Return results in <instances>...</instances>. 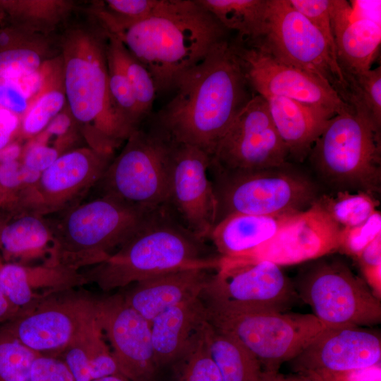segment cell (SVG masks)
I'll use <instances>...</instances> for the list:
<instances>
[{
	"label": "cell",
	"instance_id": "obj_40",
	"mask_svg": "<svg viewBox=\"0 0 381 381\" xmlns=\"http://www.w3.org/2000/svg\"><path fill=\"white\" fill-rule=\"evenodd\" d=\"M159 0H107L95 3L92 13L97 20L119 23L138 21L149 16Z\"/></svg>",
	"mask_w": 381,
	"mask_h": 381
},
{
	"label": "cell",
	"instance_id": "obj_33",
	"mask_svg": "<svg viewBox=\"0 0 381 381\" xmlns=\"http://www.w3.org/2000/svg\"><path fill=\"white\" fill-rule=\"evenodd\" d=\"M316 201L341 229L363 223L378 205L374 195L361 190H339L334 194L324 195Z\"/></svg>",
	"mask_w": 381,
	"mask_h": 381
},
{
	"label": "cell",
	"instance_id": "obj_5",
	"mask_svg": "<svg viewBox=\"0 0 381 381\" xmlns=\"http://www.w3.org/2000/svg\"><path fill=\"white\" fill-rule=\"evenodd\" d=\"M148 211L104 195L72 207L51 229L49 265L78 271L103 262L133 234Z\"/></svg>",
	"mask_w": 381,
	"mask_h": 381
},
{
	"label": "cell",
	"instance_id": "obj_22",
	"mask_svg": "<svg viewBox=\"0 0 381 381\" xmlns=\"http://www.w3.org/2000/svg\"><path fill=\"white\" fill-rule=\"evenodd\" d=\"M210 270L193 268L159 274L134 283L123 296L150 323L167 309L199 297L208 284Z\"/></svg>",
	"mask_w": 381,
	"mask_h": 381
},
{
	"label": "cell",
	"instance_id": "obj_8",
	"mask_svg": "<svg viewBox=\"0 0 381 381\" xmlns=\"http://www.w3.org/2000/svg\"><path fill=\"white\" fill-rule=\"evenodd\" d=\"M174 144L153 122L137 128L100 179L103 195L142 210L167 205Z\"/></svg>",
	"mask_w": 381,
	"mask_h": 381
},
{
	"label": "cell",
	"instance_id": "obj_11",
	"mask_svg": "<svg viewBox=\"0 0 381 381\" xmlns=\"http://www.w3.org/2000/svg\"><path fill=\"white\" fill-rule=\"evenodd\" d=\"M294 284L299 299L327 326H373L381 321L380 299L343 262L318 261Z\"/></svg>",
	"mask_w": 381,
	"mask_h": 381
},
{
	"label": "cell",
	"instance_id": "obj_7",
	"mask_svg": "<svg viewBox=\"0 0 381 381\" xmlns=\"http://www.w3.org/2000/svg\"><path fill=\"white\" fill-rule=\"evenodd\" d=\"M380 128L354 111L334 115L313 146L316 169L340 190H380Z\"/></svg>",
	"mask_w": 381,
	"mask_h": 381
},
{
	"label": "cell",
	"instance_id": "obj_13",
	"mask_svg": "<svg viewBox=\"0 0 381 381\" xmlns=\"http://www.w3.org/2000/svg\"><path fill=\"white\" fill-rule=\"evenodd\" d=\"M288 156L266 99L255 94L219 141L210 167L230 173L255 171L285 166Z\"/></svg>",
	"mask_w": 381,
	"mask_h": 381
},
{
	"label": "cell",
	"instance_id": "obj_46",
	"mask_svg": "<svg viewBox=\"0 0 381 381\" xmlns=\"http://www.w3.org/2000/svg\"><path fill=\"white\" fill-rule=\"evenodd\" d=\"M59 157L58 151L42 143L31 145L25 151L23 164L29 169L42 173Z\"/></svg>",
	"mask_w": 381,
	"mask_h": 381
},
{
	"label": "cell",
	"instance_id": "obj_30",
	"mask_svg": "<svg viewBox=\"0 0 381 381\" xmlns=\"http://www.w3.org/2000/svg\"><path fill=\"white\" fill-rule=\"evenodd\" d=\"M66 104L60 57L49 61L44 83L22 117L23 133L32 135L45 129Z\"/></svg>",
	"mask_w": 381,
	"mask_h": 381
},
{
	"label": "cell",
	"instance_id": "obj_25",
	"mask_svg": "<svg viewBox=\"0 0 381 381\" xmlns=\"http://www.w3.org/2000/svg\"><path fill=\"white\" fill-rule=\"evenodd\" d=\"M87 283L83 274L55 265L28 267L16 263L0 265V291L20 313L34 306L36 291H66Z\"/></svg>",
	"mask_w": 381,
	"mask_h": 381
},
{
	"label": "cell",
	"instance_id": "obj_4",
	"mask_svg": "<svg viewBox=\"0 0 381 381\" xmlns=\"http://www.w3.org/2000/svg\"><path fill=\"white\" fill-rule=\"evenodd\" d=\"M107 35L97 28L68 30L62 41V72L68 110L90 147L112 155L133 130L116 109L109 90Z\"/></svg>",
	"mask_w": 381,
	"mask_h": 381
},
{
	"label": "cell",
	"instance_id": "obj_37",
	"mask_svg": "<svg viewBox=\"0 0 381 381\" xmlns=\"http://www.w3.org/2000/svg\"><path fill=\"white\" fill-rule=\"evenodd\" d=\"M107 35L130 82L139 111L145 118L150 113L157 93L154 79L147 68L119 40Z\"/></svg>",
	"mask_w": 381,
	"mask_h": 381
},
{
	"label": "cell",
	"instance_id": "obj_28",
	"mask_svg": "<svg viewBox=\"0 0 381 381\" xmlns=\"http://www.w3.org/2000/svg\"><path fill=\"white\" fill-rule=\"evenodd\" d=\"M211 356L222 381H260L261 365L254 355L235 337L206 326Z\"/></svg>",
	"mask_w": 381,
	"mask_h": 381
},
{
	"label": "cell",
	"instance_id": "obj_23",
	"mask_svg": "<svg viewBox=\"0 0 381 381\" xmlns=\"http://www.w3.org/2000/svg\"><path fill=\"white\" fill-rule=\"evenodd\" d=\"M264 98L289 155L298 161L310 154L329 121L336 115L322 107L284 97Z\"/></svg>",
	"mask_w": 381,
	"mask_h": 381
},
{
	"label": "cell",
	"instance_id": "obj_35",
	"mask_svg": "<svg viewBox=\"0 0 381 381\" xmlns=\"http://www.w3.org/2000/svg\"><path fill=\"white\" fill-rule=\"evenodd\" d=\"M108 85L111 100L123 119L133 129L140 127L141 115L130 82L107 37Z\"/></svg>",
	"mask_w": 381,
	"mask_h": 381
},
{
	"label": "cell",
	"instance_id": "obj_6",
	"mask_svg": "<svg viewBox=\"0 0 381 381\" xmlns=\"http://www.w3.org/2000/svg\"><path fill=\"white\" fill-rule=\"evenodd\" d=\"M208 323L240 341L262 371L278 372L327 327L313 314L260 311L225 306L202 297Z\"/></svg>",
	"mask_w": 381,
	"mask_h": 381
},
{
	"label": "cell",
	"instance_id": "obj_36",
	"mask_svg": "<svg viewBox=\"0 0 381 381\" xmlns=\"http://www.w3.org/2000/svg\"><path fill=\"white\" fill-rule=\"evenodd\" d=\"M349 105L381 129V66L350 78Z\"/></svg>",
	"mask_w": 381,
	"mask_h": 381
},
{
	"label": "cell",
	"instance_id": "obj_29",
	"mask_svg": "<svg viewBox=\"0 0 381 381\" xmlns=\"http://www.w3.org/2000/svg\"><path fill=\"white\" fill-rule=\"evenodd\" d=\"M227 30L238 32V40L251 44L262 34L267 0H197Z\"/></svg>",
	"mask_w": 381,
	"mask_h": 381
},
{
	"label": "cell",
	"instance_id": "obj_18",
	"mask_svg": "<svg viewBox=\"0 0 381 381\" xmlns=\"http://www.w3.org/2000/svg\"><path fill=\"white\" fill-rule=\"evenodd\" d=\"M210 156L175 141L167 205L193 234L207 239L216 224L217 204L208 175Z\"/></svg>",
	"mask_w": 381,
	"mask_h": 381
},
{
	"label": "cell",
	"instance_id": "obj_32",
	"mask_svg": "<svg viewBox=\"0 0 381 381\" xmlns=\"http://www.w3.org/2000/svg\"><path fill=\"white\" fill-rule=\"evenodd\" d=\"M52 240L51 229L37 215L25 213L6 224L0 232V246L8 258H20L40 251Z\"/></svg>",
	"mask_w": 381,
	"mask_h": 381
},
{
	"label": "cell",
	"instance_id": "obj_45",
	"mask_svg": "<svg viewBox=\"0 0 381 381\" xmlns=\"http://www.w3.org/2000/svg\"><path fill=\"white\" fill-rule=\"evenodd\" d=\"M30 100L13 80L0 79V107L23 117Z\"/></svg>",
	"mask_w": 381,
	"mask_h": 381
},
{
	"label": "cell",
	"instance_id": "obj_50",
	"mask_svg": "<svg viewBox=\"0 0 381 381\" xmlns=\"http://www.w3.org/2000/svg\"><path fill=\"white\" fill-rule=\"evenodd\" d=\"M72 119L69 110H63L49 122L45 128V133L48 135H64L71 128Z\"/></svg>",
	"mask_w": 381,
	"mask_h": 381
},
{
	"label": "cell",
	"instance_id": "obj_41",
	"mask_svg": "<svg viewBox=\"0 0 381 381\" xmlns=\"http://www.w3.org/2000/svg\"><path fill=\"white\" fill-rule=\"evenodd\" d=\"M381 235V214L377 210L363 223L341 229L339 250L356 258L362 250Z\"/></svg>",
	"mask_w": 381,
	"mask_h": 381
},
{
	"label": "cell",
	"instance_id": "obj_15",
	"mask_svg": "<svg viewBox=\"0 0 381 381\" xmlns=\"http://www.w3.org/2000/svg\"><path fill=\"white\" fill-rule=\"evenodd\" d=\"M111 155L92 147L64 153L46 170L37 181L25 187L18 202L25 213L46 214L70 209L103 176Z\"/></svg>",
	"mask_w": 381,
	"mask_h": 381
},
{
	"label": "cell",
	"instance_id": "obj_42",
	"mask_svg": "<svg viewBox=\"0 0 381 381\" xmlns=\"http://www.w3.org/2000/svg\"><path fill=\"white\" fill-rule=\"evenodd\" d=\"M288 1L294 8L306 17L321 32L333 55L337 59L334 32L329 16V0Z\"/></svg>",
	"mask_w": 381,
	"mask_h": 381
},
{
	"label": "cell",
	"instance_id": "obj_48",
	"mask_svg": "<svg viewBox=\"0 0 381 381\" xmlns=\"http://www.w3.org/2000/svg\"><path fill=\"white\" fill-rule=\"evenodd\" d=\"M23 184L22 164L18 161L0 163V188L14 190Z\"/></svg>",
	"mask_w": 381,
	"mask_h": 381
},
{
	"label": "cell",
	"instance_id": "obj_17",
	"mask_svg": "<svg viewBox=\"0 0 381 381\" xmlns=\"http://www.w3.org/2000/svg\"><path fill=\"white\" fill-rule=\"evenodd\" d=\"M380 359L377 334L341 325L326 327L289 362L296 373L310 374L321 381H346L351 373L372 368Z\"/></svg>",
	"mask_w": 381,
	"mask_h": 381
},
{
	"label": "cell",
	"instance_id": "obj_20",
	"mask_svg": "<svg viewBox=\"0 0 381 381\" xmlns=\"http://www.w3.org/2000/svg\"><path fill=\"white\" fill-rule=\"evenodd\" d=\"M340 226L315 200L270 239L241 255L279 266L315 260L337 251Z\"/></svg>",
	"mask_w": 381,
	"mask_h": 381
},
{
	"label": "cell",
	"instance_id": "obj_52",
	"mask_svg": "<svg viewBox=\"0 0 381 381\" xmlns=\"http://www.w3.org/2000/svg\"><path fill=\"white\" fill-rule=\"evenodd\" d=\"M19 313L0 291V324L9 321Z\"/></svg>",
	"mask_w": 381,
	"mask_h": 381
},
{
	"label": "cell",
	"instance_id": "obj_26",
	"mask_svg": "<svg viewBox=\"0 0 381 381\" xmlns=\"http://www.w3.org/2000/svg\"><path fill=\"white\" fill-rule=\"evenodd\" d=\"M300 212L231 214L216 223L207 239L212 241L221 257L244 255L270 239Z\"/></svg>",
	"mask_w": 381,
	"mask_h": 381
},
{
	"label": "cell",
	"instance_id": "obj_19",
	"mask_svg": "<svg viewBox=\"0 0 381 381\" xmlns=\"http://www.w3.org/2000/svg\"><path fill=\"white\" fill-rule=\"evenodd\" d=\"M98 324L108 338L119 373L128 381H154L159 370L150 323L115 294L95 299Z\"/></svg>",
	"mask_w": 381,
	"mask_h": 381
},
{
	"label": "cell",
	"instance_id": "obj_55",
	"mask_svg": "<svg viewBox=\"0 0 381 381\" xmlns=\"http://www.w3.org/2000/svg\"><path fill=\"white\" fill-rule=\"evenodd\" d=\"M1 190H0V201H1Z\"/></svg>",
	"mask_w": 381,
	"mask_h": 381
},
{
	"label": "cell",
	"instance_id": "obj_39",
	"mask_svg": "<svg viewBox=\"0 0 381 381\" xmlns=\"http://www.w3.org/2000/svg\"><path fill=\"white\" fill-rule=\"evenodd\" d=\"M42 42L0 51V79L13 80L39 70L44 60Z\"/></svg>",
	"mask_w": 381,
	"mask_h": 381
},
{
	"label": "cell",
	"instance_id": "obj_16",
	"mask_svg": "<svg viewBox=\"0 0 381 381\" xmlns=\"http://www.w3.org/2000/svg\"><path fill=\"white\" fill-rule=\"evenodd\" d=\"M250 87L263 97H284L335 114L354 111L329 84L256 47L233 43Z\"/></svg>",
	"mask_w": 381,
	"mask_h": 381
},
{
	"label": "cell",
	"instance_id": "obj_14",
	"mask_svg": "<svg viewBox=\"0 0 381 381\" xmlns=\"http://www.w3.org/2000/svg\"><path fill=\"white\" fill-rule=\"evenodd\" d=\"M96 320L95 299L71 296L44 300L1 327L28 348L56 357Z\"/></svg>",
	"mask_w": 381,
	"mask_h": 381
},
{
	"label": "cell",
	"instance_id": "obj_43",
	"mask_svg": "<svg viewBox=\"0 0 381 381\" xmlns=\"http://www.w3.org/2000/svg\"><path fill=\"white\" fill-rule=\"evenodd\" d=\"M365 282L374 294L381 298V235L356 258Z\"/></svg>",
	"mask_w": 381,
	"mask_h": 381
},
{
	"label": "cell",
	"instance_id": "obj_9",
	"mask_svg": "<svg viewBox=\"0 0 381 381\" xmlns=\"http://www.w3.org/2000/svg\"><path fill=\"white\" fill-rule=\"evenodd\" d=\"M246 44V43H243ZM331 85L349 104L351 89L323 35L288 0H267L262 34L251 44Z\"/></svg>",
	"mask_w": 381,
	"mask_h": 381
},
{
	"label": "cell",
	"instance_id": "obj_2",
	"mask_svg": "<svg viewBox=\"0 0 381 381\" xmlns=\"http://www.w3.org/2000/svg\"><path fill=\"white\" fill-rule=\"evenodd\" d=\"M97 21L147 68L157 92L174 90L229 31L197 0H159L149 16L135 22Z\"/></svg>",
	"mask_w": 381,
	"mask_h": 381
},
{
	"label": "cell",
	"instance_id": "obj_3",
	"mask_svg": "<svg viewBox=\"0 0 381 381\" xmlns=\"http://www.w3.org/2000/svg\"><path fill=\"white\" fill-rule=\"evenodd\" d=\"M220 258L164 205L148 211L127 241L83 276L109 291L167 272L216 270Z\"/></svg>",
	"mask_w": 381,
	"mask_h": 381
},
{
	"label": "cell",
	"instance_id": "obj_49",
	"mask_svg": "<svg viewBox=\"0 0 381 381\" xmlns=\"http://www.w3.org/2000/svg\"><path fill=\"white\" fill-rule=\"evenodd\" d=\"M20 123V117L0 107V150L6 146Z\"/></svg>",
	"mask_w": 381,
	"mask_h": 381
},
{
	"label": "cell",
	"instance_id": "obj_51",
	"mask_svg": "<svg viewBox=\"0 0 381 381\" xmlns=\"http://www.w3.org/2000/svg\"><path fill=\"white\" fill-rule=\"evenodd\" d=\"M260 381H321L314 375L306 373H296L285 375L278 372L262 371Z\"/></svg>",
	"mask_w": 381,
	"mask_h": 381
},
{
	"label": "cell",
	"instance_id": "obj_38",
	"mask_svg": "<svg viewBox=\"0 0 381 381\" xmlns=\"http://www.w3.org/2000/svg\"><path fill=\"white\" fill-rule=\"evenodd\" d=\"M40 354L0 327V381H31V366Z\"/></svg>",
	"mask_w": 381,
	"mask_h": 381
},
{
	"label": "cell",
	"instance_id": "obj_53",
	"mask_svg": "<svg viewBox=\"0 0 381 381\" xmlns=\"http://www.w3.org/2000/svg\"><path fill=\"white\" fill-rule=\"evenodd\" d=\"M21 149L18 144H8L0 150V163L17 161Z\"/></svg>",
	"mask_w": 381,
	"mask_h": 381
},
{
	"label": "cell",
	"instance_id": "obj_1",
	"mask_svg": "<svg viewBox=\"0 0 381 381\" xmlns=\"http://www.w3.org/2000/svg\"><path fill=\"white\" fill-rule=\"evenodd\" d=\"M233 43H219L178 81L173 98L153 121L177 143L210 157L234 119L253 95Z\"/></svg>",
	"mask_w": 381,
	"mask_h": 381
},
{
	"label": "cell",
	"instance_id": "obj_44",
	"mask_svg": "<svg viewBox=\"0 0 381 381\" xmlns=\"http://www.w3.org/2000/svg\"><path fill=\"white\" fill-rule=\"evenodd\" d=\"M31 381H75L64 362L55 356L38 355L31 366Z\"/></svg>",
	"mask_w": 381,
	"mask_h": 381
},
{
	"label": "cell",
	"instance_id": "obj_31",
	"mask_svg": "<svg viewBox=\"0 0 381 381\" xmlns=\"http://www.w3.org/2000/svg\"><path fill=\"white\" fill-rule=\"evenodd\" d=\"M61 0H0V20L36 32L54 28L72 10Z\"/></svg>",
	"mask_w": 381,
	"mask_h": 381
},
{
	"label": "cell",
	"instance_id": "obj_12",
	"mask_svg": "<svg viewBox=\"0 0 381 381\" xmlns=\"http://www.w3.org/2000/svg\"><path fill=\"white\" fill-rule=\"evenodd\" d=\"M201 296L260 311L286 312L299 299L294 284L272 262L246 256L221 257Z\"/></svg>",
	"mask_w": 381,
	"mask_h": 381
},
{
	"label": "cell",
	"instance_id": "obj_34",
	"mask_svg": "<svg viewBox=\"0 0 381 381\" xmlns=\"http://www.w3.org/2000/svg\"><path fill=\"white\" fill-rule=\"evenodd\" d=\"M207 322L195 335L181 358L174 365L176 381H222L208 346Z\"/></svg>",
	"mask_w": 381,
	"mask_h": 381
},
{
	"label": "cell",
	"instance_id": "obj_24",
	"mask_svg": "<svg viewBox=\"0 0 381 381\" xmlns=\"http://www.w3.org/2000/svg\"><path fill=\"white\" fill-rule=\"evenodd\" d=\"M200 296L167 309L151 321L155 357L159 369L174 365L207 322Z\"/></svg>",
	"mask_w": 381,
	"mask_h": 381
},
{
	"label": "cell",
	"instance_id": "obj_27",
	"mask_svg": "<svg viewBox=\"0 0 381 381\" xmlns=\"http://www.w3.org/2000/svg\"><path fill=\"white\" fill-rule=\"evenodd\" d=\"M59 355L75 381L121 375L97 320Z\"/></svg>",
	"mask_w": 381,
	"mask_h": 381
},
{
	"label": "cell",
	"instance_id": "obj_10",
	"mask_svg": "<svg viewBox=\"0 0 381 381\" xmlns=\"http://www.w3.org/2000/svg\"><path fill=\"white\" fill-rule=\"evenodd\" d=\"M284 167L230 173L209 166L217 204L216 223L231 214H281L309 207L317 200L314 186Z\"/></svg>",
	"mask_w": 381,
	"mask_h": 381
},
{
	"label": "cell",
	"instance_id": "obj_54",
	"mask_svg": "<svg viewBox=\"0 0 381 381\" xmlns=\"http://www.w3.org/2000/svg\"><path fill=\"white\" fill-rule=\"evenodd\" d=\"M91 381H128L126 378H125L121 375H109L95 380H92Z\"/></svg>",
	"mask_w": 381,
	"mask_h": 381
},
{
	"label": "cell",
	"instance_id": "obj_21",
	"mask_svg": "<svg viewBox=\"0 0 381 381\" xmlns=\"http://www.w3.org/2000/svg\"><path fill=\"white\" fill-rule=\"evenodd\" d=\"M329 16L338 64L349 84L351 77L372 68L381 44L380 20L356 16L353 6L342 0H329Z\"/></svg>",
	"mask_w": 381,
	"mask_h": 381
},
{
	"label": "cell",
	"instance_id": "obj_47",
	"mask_svg": "<svg viewBox=\"0 0 381 381\" xmlns=\"http://www.w3.org/2000/svg\"><path fill=\"white\" fill-rule=\"evenodd\" d=\"M42 42L34 32L8 24L0 28V51L30 44Z\"/></svg>",
	"mask_w": 381,
	"mask_h": 381
}]
</instances>
